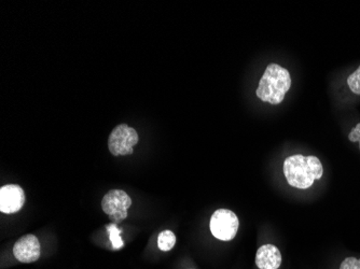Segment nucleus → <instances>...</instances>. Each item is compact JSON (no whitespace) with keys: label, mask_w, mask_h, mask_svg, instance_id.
Instances as JSON below:
<instances>
[{"label":"nucleus","mask_w":360,"mask_h":269,"mask_svg":"<svg viewBox=\"0 0 360 269\" xmlns=\"http://www.w3.org/2000/svg\"><path fill=\"white\" fill-rule=\"evenodd\" d=\"M106 229L107 231H108V235H110V239L112 240V248H114V250L123 248V240H122L121 236H120L121 231L118 229L116 223L107 225Z\"/></svg>","instance_id":"9d476101"},{"label":"nucleus","mask_w":360,"mask_h":269,"mask_svg":"<svg viewBox=\"0 0 360 269\" xmlns=\"http://www.w3.org/2000/svg\"><path fill=\"white\" fill-rule=\"evenodd\" d=\"M350 90L356 95H360V66L347 78Z\"/></svg>","instance_id":"9b49d317"},{"label":"nucleus","mask_w":360,"mask_h":269,"mask_svg":"<svg viewBox=\"0 0 360 269\" xmlns=\"http://www.w3.org/2000/svg\"><path fill=\"white\" fill-rule=\"evenodd\" d=\"M239 227L237 215L229 209H218L211 215V234L219 240L230 241L234 239Z\"/></svg>","instance_id":"7ed1b4c3"},{"label":"nucleus","mask_w":360,"mask_h":269,"mask_svg":"<svg viewBox=\"0 0 360 269\" xmlns=\"http://www.w3.org/2000/svg\"><path fill=\"white\" fill-rule=\"evenodd\" d=\"M175 243L176 236L173 231L166 229L160 233L159 237H158V246H159L160 250L164 251V252L171 251L175 247Z\"/></svg>","instance_id":"1a4fd4ad"},{"label":"nucleus","mask_w":360,"mask_h":269,"mask_svg":"<svg viewBox=\"0 0 360 269\" xmlns=\"http://www.w3.org/2000/svg\"><path fill=\"white\" fill-rule=\"evenodd\" d=\"M292 86L290 71L278 64H270L263 73L256 94L262 102L278 105Z\"/></svg>","instance_id":"f03ea898"},{"label":"nucleus","mask_w":360,"mask_h":269,"mask_svg":"<svg viewBox=\"0 0 360 269\" xmlns=\"http://www.w3.org/2000/svg\"><path fill=\"white\" fill-rule=\"evenodd\" d=\"M282 261V253L274 245H264L257 251L256 265L259 269H278Z\"/></svg>","instance_id":"6e6552de"},{"label":"nucleus","mask_w":360,"mask_h":269,"mask_svg":"<svg viewBox=\"0 0 360 269\" xmlns=\"http://www.w3.org/2000/svg\"><path fill=\"white\" fill-rule=\"evenodd\" d=\"M340 269H360V260L353 258V256L345 259V260L341 263Z\"/></svg>","instance_id":"f8f14e48"},{"label":"nucleus","mask_w":360,"mask_h":269,"mask_svg":"<svg viewBox=\"0 0 360 269\" xmlns=\"http://www.w3.org/2000/svg\"><path fill=\"white\" fill-rule=\"evenodd\" d=\"M130 206L132 199L122 190H112L105 195L102 201L103 210L116 224L121 223L128 217V210Z\"/></svg>","instance_id":"39448f33"},{"label":"nucleus","mask_w":360,"mask_h":269,"mask_svg":"<svg viewBox=\"0 0 360 269\" xmlns=\"http://www.w3.org/2000/svg\"><path fill=\"white\" fill-rule=\"evenodd\" d=\"M284 175L287 182L296 189L306 190L320 180L324 174V167L316 156H303L301 154L290 156L284 163Z\"/></svg>","instance_id":"f257e3e1"},{"label":"nucleus","mask_w":360,"mask_h":269,"mask_svg":"<svg viewBox=\"0 0 360 269\" xmlns=\"http://www.w3.org/2000/svg\"><path fill=\"white\" fill-rule=\"evenodd\" d=\"M40 243L33 235L21 237L13 246V254L21 263H33L40 258Z\"/></svg>","instance_id":"0eeeda50"},{"label":"nucleus","mask_w":360,"mask_h":269,"mask_svg":"<svg viewBox=\"0 0 360 269\" xmlns=\"http://www.w3.org/2000/svg\"><path fill=\"white\" fill-rule=\"evenodd\" d=\"M138 134L134 128L121 124L117 126L108 139V148L114 156L133 154L134 146L138 144Z\"/></svg>","instance_id":"20e7f679"},{"label":"nucleus","mask_w":360,"mask_h":269,"mask_svg":"<svg viewBox=\"0 0 360 269\" xmlns=\"http://www.w3.org/2000/svg\"><path fill=\"white\" fill-rule=\"evenodd\" d=\"M350 141L358 142L359 144L360 149V123H358L353 130H351L349 134Z\"/></svg>","instance_id":"ddd939ff"},{"label":"nucleus","mask_w":360,"mask_h":269,"mask_svg":"<svg viewBox=\"0 0 360 269\" xmlns=\"http://www.w3.org/2000/svg\"><path fill=\"white\" fill-rule=\"evenodd\" d=\"M25 203V193L20 185H8L0 189V211L7 215L19 213Z\"/></svg>","instance_id":"423d86ee"}]
</instances>
